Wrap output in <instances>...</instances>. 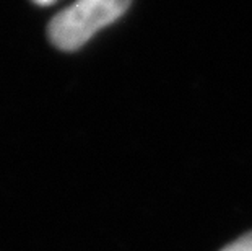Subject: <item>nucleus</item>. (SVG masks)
<instances>
[{
	"label": "nucleus",
	"instance_id": "obj_1",
	"mask_svg": "<svg viewBox=\"0 0 252 251\" xmlns=\"http://www.w3.org/2000/svg\"><path fill=\"white\" fill-rule=\"evenodd\" d=\"M132 0H77L51 20L47 35L62 51L82 47L101 28L114 23L127 12Z\"/></svg>",
	"mask_w": 252,
	"mask_h": 251
},
{
	"label": "nucleus",
	"instance_id": "obj_2",
	"mask_svg": "<svg viewBox=\"0 0 252 251\" xmlns=\"http://www.w3.org/2000/svg\"><path fill=\"white\" fill-rule=\"evenodd\" d=\"M221 251H252V232L243 235L233 243L226 245Z\"/></svg>",
	"mask_w": 252,
	"mask_h": 251
},
{
	"label": "nucleus",
	"instance_id": "obj_3",
	"mask_svg": "<svg viewBox=\"0 0 252 251\" xmlns=\"http://www.w3.org/2000/svg\"><path fill=\"white\" fill-rule=\"evenodd\" d=\"M33 2L37 5H51V3H54L56 0H33Z\"/></svg>",
	"mask_w": 252,
	"mask_h": 251
}]
</instances>
